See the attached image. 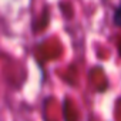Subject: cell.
Masks as SVG:
<instances>
[{"instance_id":"6da1fadb","label":"cell","mask_w":121,"mask_h":121,"mask_svg":"<svg viewBox=\"0 0 121 121\" xmlns=\"http://www.w3.org/2000/svg\"><path fill=\"white\" fill-rule=\"evenodd\" d=\"M114 23L121 27V3H120L118 7L115 9V13H114Z\"/></svg>"}]
</instances>
